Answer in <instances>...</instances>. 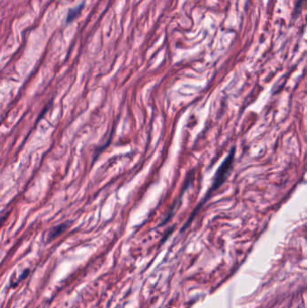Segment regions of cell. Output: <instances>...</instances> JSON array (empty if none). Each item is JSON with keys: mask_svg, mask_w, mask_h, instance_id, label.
<instances>
[{"mask_svg": "<svg viewBox=\"0 0 307 308\" xmlns=\"http://www.w3.org/2000/svg\"><path fill=\"white\" fill-rule=\"evenodd\" d=\"M234 157H235V148L232 149L229 156L223 162L222 166L219 168L216 176L214 178L213 188L210 189L211 191H213V189H216L220 185H222V181L224 180L225 177H226L227 172L230 170L231 166H232V163H233V161H234Z\"/></svg>", "mask_w": 307, "mask_h": 308, "instance_id": "1", "label": "cell"}, {"mask_svg": "<svg viewBox=\"0 0 307 308\" xmlns=\"http://www.w3.org/2000/svg\"><path fill=\"white\" fill-rule=\"evenodd\" d=\"M68 226H69V222H65L63 223H60L57 226L53 227L48 234V242H51L52 240L56 239L58 236H60L61 234H63L68 229Z\"/></svg>", "mask_w": 307, "mask_h": 308, "instance_id": "2", "label": "cell"}, {"mask_svg": "<svg viewBox=\"0 0 307 308\" xmlns=\"http://www.w3.org/2000/svg\"><path fill=\"white\" fill-rule=\"evenodd\" d=\"M82 9H83V4L79 5L76 8L69 9L68 16H67V23L69 24V23L74 21L81 15Z\"/></svg>", "mask_w": 307, "mask_h": 308, "instance_id": "3", "label": "cell"}, {"mask_svg": "<svg viewBox=\"0 0 307 308\" xmlns=\"http://www.w3.org/2000/svg\"><path fill=\"white\" fill-rule=\"evenodd\" d=\"M9 214V213H7V214H5L3 217H1V218H0V226H1V225H2V223H3V222H5V220H6V218H7V216H8Z\"/></svg>", "mask_w": 307, "mask_h": 308, "instance_id": "4", "label": "cell"}]
</instances>
